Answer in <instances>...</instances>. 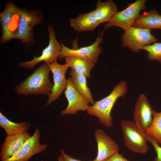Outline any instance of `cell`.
Listing matches in <instances>:
<instances>
[{
	"mask_svg": "<svg viewBox=\"0 0 161 161\" xmlns=\"http://www.w3.org/2000/svg\"><path fill=\"white\" fill-rule=\"evenodd\" d=\"M117 10L116 4L112 0H98L95 10L70 18V26L78 32L92 31L100 24L109 22Z\"/></svg>",
	"mask_w": 161,
	"mask_h": 161,
	"instance_id": "6da1fadb",
	"label": "cell"
},
{
	"mask_svg": "<svg viewBox=\"0 0 161 161\" xmlns=\"http://www.w3.org/2000/svg\"><path fill=\"white\" fill-rule=\"evenodd\" d=\"M50 71L48 63L45 62L16 86V92L21 95L43 94L49 97L53 87L49 79Z\"/></svg>",
	"mask_w": 161,
	"mask_h": 161,
	"instance_id": "7a4b0ae2",
	"label": "cell"
},
{
	"mask_svg": "<svg viewBox=\"0 0 161 161\" xmlns=\"http://www.w3.org/2000/svg\"><path fill=\"white\" fill-rule=\"evenodd\" d=\"M128 90L126 82L124 81L120 82L107 96L89 106L86 111L87 113L97 117L100 123L106 127H112V118L111 115L112 109L117 99L123 97Z\"/></svg>",
	"mask_w": 161,
	"mask_h": 161,
	"instance_id": "3957f363",
	"label": "cell"
},
{
	"mask_svg": "<svg viewBox=\"0 0 161 161\" xmlns=\"http://www.w3.org/2000/svg\"><path fill=\"white\" fill-rule=\"evenodd\" d=\"M19 24L13 38H17L25 44L30 45L34 43L33 30L36 25L42 23L44 20L41 13L37 10L30 11L20 9Z\"/></svg>",
	"mask_w": 161,
	"mask_h": 161,
	"instance_id": "277c9868",
	"label": "cell"
},
{
	"mask_svg": "<svg viewBox=\"0 0 161 161\" xmlns=\"http://www.w3.org/2000/svg\"><path fill=\"white\" fill-rule=\"evenodd\" d=\"M146 2L145 0H137L129 4L124 10L117 12L110 20L105 24L104 29L116 27L126 30L133 26L140 11L145 9Z\"/></svg>",
	"mask_w": 161,
	"mask_h": 161,
	"instance_id": "5b68a950",
	"label": "cell"
},
{
	"mask_svg": "<svg viewBox=\"0 0 161 161\" xmlns=\"http://www.w3.org/2000/svg\"><path fill=\"white\" fill-rule=\"evenodd\" d=\"M123 47L136 52L142 47L157 41L151 30L132 26L124 31L121 37Z\"/></svg>",
	"mask_w": 161,
	"mask_h": 161,
	"instance_id": "8992f818",
	"label": "cell"
},
{
	"mask_svg": "<svg viewBox=\"0 0 161 161\" xmlns=\"http://www.w3.org/2000/svg\"><path fill=\"white\" fill-rule=\"evenodd\" d=\"M121 125L125 144L131 151L143 154L148 150L147 140L134 122L123 120Z\"/></svg>",
	"mask_w": 161,
	"mask_h": 161,
	"instance_id": "52a82bcc",
	"label": "cell"
},
{
	"mask_svg": "<svg viewBox=\"0 0 161 161\" xmlns=\"http://www.w3.org/2000/svg\"><path fill=\"white\" fill-rule=\"evenodd\" d=\"M48 29L49 34V43L48 46L43 49L41 55L34 56L33 59L30 61L20 62L18 64L20 67L32 69L35 65L41 61H45L51 64L57 61L61 49V45L56 38L53 26L49 25Z\"/></svg>",
	"mask_w": 161,
	"mask_h": 161,
	"instance_id": "ba28073f",
	"label": "cell"
},
{
	"mask_svg": "<svg viewBox=\"0 0 161 161\" xmlns=\"http://www.w3.org/2000/svg\"><path fill=\"white\" fill-rule=\"evenodd\" d=\"M103 30L99 32L96 40L91 45L80 48L70 49L61 43V48L58 59H62L69 56H74L90 61L94 63L98 62V57L103 51L100 46L103 40Z\"/></svg>",
	"mask_w": 161,
	"mask_h": 161,
	"instance_id": "9c48e42d",
	"label": "cell"
},
{
	"mask_svg": "<svg viewBox=\"0 0 161 161\" xmlns=\"http://www.w3.org/2000/svg\"><path fill=\"white\" fill-rule=\"evenodd\" d=\"M64 93L68 104L66 108L61 112V116L74 114L80 111H86L89 106V103L76 89L71 77L67 79Z\"/></svg>",
	"mask_w": 161,
	"mask_h": 161,
	"instance_id": "30bf717a",
	"label": "cell"
},
{
	"mask_svg": "<svg viewBox=\"0 0 161 161\" xmlns=\"http://www.w3.org/2000/svg\"><path fill=\"white\" fill-rule=\"evenodd\" d=\"M153 111L146 95L141 94L135 104L133 116L134 122L142 131L146 132L150 127Z\"/></svg>",
	"mask_w": 161,
	"mask_h": 161,
	"instance_id": "8fae6325",
	"label": "cell"
},
{
	"mask_svg": "<svg viewBox=\"0 0 161 161\" xmlns=\"http://www.w3.org/2000/svg\"><path fill=\"white\" fill-rule=\"evenodd\" d=\"M40 132L36 127L33 135L19 151L11 157L2 161H29L34 155L42 152L47 148L45 143H41Z\"/></svg>",
	"mask_w": 161,
	"mask_h": 161,
	"instance_id": "7c38bea8",
	"label": "cell"
},
{
	"mask_svg": "<svg viewBox=\"0 0 161 161\" xmlns=\"http://www.w3.org/2000/svg\"><path fill=\"white\" fill-rule=\"evenodd\" d=\"M49 70L52 73L54 84L51 93L49 97L46 105L49 106L59 97L67 84V79L66 78V72L69 67L65 64L61 65L57 61L51 64L48 63Z\"/></svg>",
	"mask_w": 161,
	"mask_h": 161,
	"instance_id": "4fadbf2b",
	"label": "cell"
},
{
	"mask_svg": "<svg viewBox=\"0 0 161 161\" xmlns=\"http://www.w3.org/2000/svg\"><path fill=\"white\" fill-rule=\"evenodd\" d=\"M97 144V152L96 158L92 161H106L118 153V145L102 129L94 132Z\"/></svg>",
	"mask_w": 161,
	"mask_h": 161,
	"instance_id": "5bb4252c",
	"label": "cell"
},
{
	"mask_svg": "<svg viewBox=\"0 0 161 161\" xmlns=\"http://www.w3.org/2000/svg\"><path fill=\"white\" fill-rule=\"evenodd\" d=\"M31 137L28 131L19 135L7 136L1 147L0 156L1 161L12 157Z\"/></svg>",
	"mask_w": 161,
	"mask_h": 161,
	"instance_id": "9a60e30c",
	"label": "cell"
},
{
	"mask_svg": "<svg viewBox=\"0 0 161 161\" xmlns=\"http://www.w3.org/2000/svg\"><path fill=\"white\" fill-rule=\"evenodd\" d=\"M20 8L11 1H7L4 9L0 13V22L2 29L0 43H5L13 38V35L9 29L11 19L14 14L18 13Z\"/></svg>",
	"mask_w": 161,
	"mask_h": 161,
	"instance_id": "2e32d148",
	"label": "cell"
},
{
	"mask_svg": "<svg viewBox=\"0 0 161 161\" xmlns=\"http://www.w3.org/2000/svg\"><path fill=\"white\" fill-rule=\"evenodd\" d=\"M133 26L150 30L161 29V15L155 9L145 12L140 15Z\"/></svg>",
	"mask_w": 161,
	"mask_h": 161,
	"instance_id": "e0dca14e",
	"label": "cell"
},
{
	"mask_svg": "<svg viewBox=\"0 0 161 161\" xmlns=\"http://www.w3.org/2000/svg\"><path fill=\"white\" fill-rule=\"evenodd\" d=\"M64 58L66 63L71 68L72 70L84 75L87 78H90L91 71L95 66V63L76 56H69Z\"/></svg>",
	"mask_w": 161,
	"mask_h": 161,
	"instance_id": "ac0fdd59",
	"label": "cell"
},
{
	"mask_svg": "<svg viewBox=\"0 0 161 161\" xmlns=\"http://www.w3.org/2000/svg\"><path fill=\"white\" fill-rule=\"evenodd\" d=\"M0 127L5 131L7 136H14L27 131L31 127V124L26 121L18 123L13 122L0 112Z\"/></svg>",
	"mask_w": 161,
	"mask_h": 161,
	"instance_id": "d6986e66",
	"label": "cell"
},
{
	"mask_svg": "<svg viewBox=\"0 0 161 161\" xmlns=\"http://www.w3.org/2000/svg\"><path fill=\"white\" fill-rule=\"evenodd\" d=\"M71 78L77 90L88 101L93 105L95 101L90 89L87 85L86 77L83 75L78 74L72 70L70 72Z\"/></svg>",
	"mask_w": 161,
	"mask_h": 161,
	"instance_id": "ffe728a7",
	"label": "cell"
},
{
	"mask_svg": "<svg viewBox=\"0 0 161 161\" xmlns=\"http://www.w3.org/2000/svg\"><path fill=\"white\" fill-rule=\"evenodd\" d=\"M146 132L161 144V112L154 110L152 124Z\"/></svg>",
	"mask_w": 161,
	"mask_h": 161,
	"instance_id": "44dd1931",
	"label": "cell"
},
{
	"mask_svg": "<svg viewBox=\"0 0 161 161\" xmlns=\"http://www.w3.org/2000/svg\"><path fill=\"white\" fill-rule=\"evenodd\" d=\"M141 49L148 52L147 57L150 60H155L161 64V42H154L142 47Z\"/></svg>",
	"mask_w": 161,
	"mask_h": 161,
	"instance_id": "7402d4cb",
	"label": "cell"
},
{
	"mask_svg": "<svg viewBox=\"0 0 161 161\" xmlns=\"http://www.w3.org/2000/svg\"><path fill=\"white\" fill-rule=\"evenodd\" d=\"M142 131L143 135L147 141H149L152 144L157 152V156L154 158V161H161V147L159 146L158 143L153 137L146 132Z\"/></svg>",
	"mask_w": 161,
	"mask_h": 161,
	"instance_id": "603a6c76",
	"label": "cell"
},
{
	"mask_svg": "<svg viewBox=\"0 0 161 161\" xmlns=\"http://www.w3.org/2000/svg\"><path fill=\"white\" fill-rule=\"evenodd\" d=\"M106 161H129L118 153L115 154Z\"/></svg>",
	"mask_w": 161,
	"mask_h": 161,
	"instance_id": "cb8c5ba5",
	"label": "cell"
},
{
	"mask_svg": "<svg viewBox=\"0 0 161 161\" xmlns=\"http://www.w3.org/2000/svg\"><path fill=\"white\" fill-rule=\"evenodd\" d=\"M61 154H60L62 161H81L80 160L75 159L72 157L66 154L63 149L61 150Z\"/></svg>",
	"mask_w": 161,
	"mask_h": 161,
	"instance_id": "d4e9b609",
	"label": "cell"
},
{
	"mask_svg": "<svg viewBox=\"0 0 161 161\" xmlns=\"http://www.w3.org/2000/svg\"><path fill=\"white\" fill-rule=\"evenodd\" d=\"M41 161H44L43 160H41ZM58 161H62V159L61 155H59V156L58 158Z\"/></svg>",
	"mask_w": 161,
	"mask_h": 161,
	"instance_id": "484cf974",
	"label": "cell"
}]
</instances>
